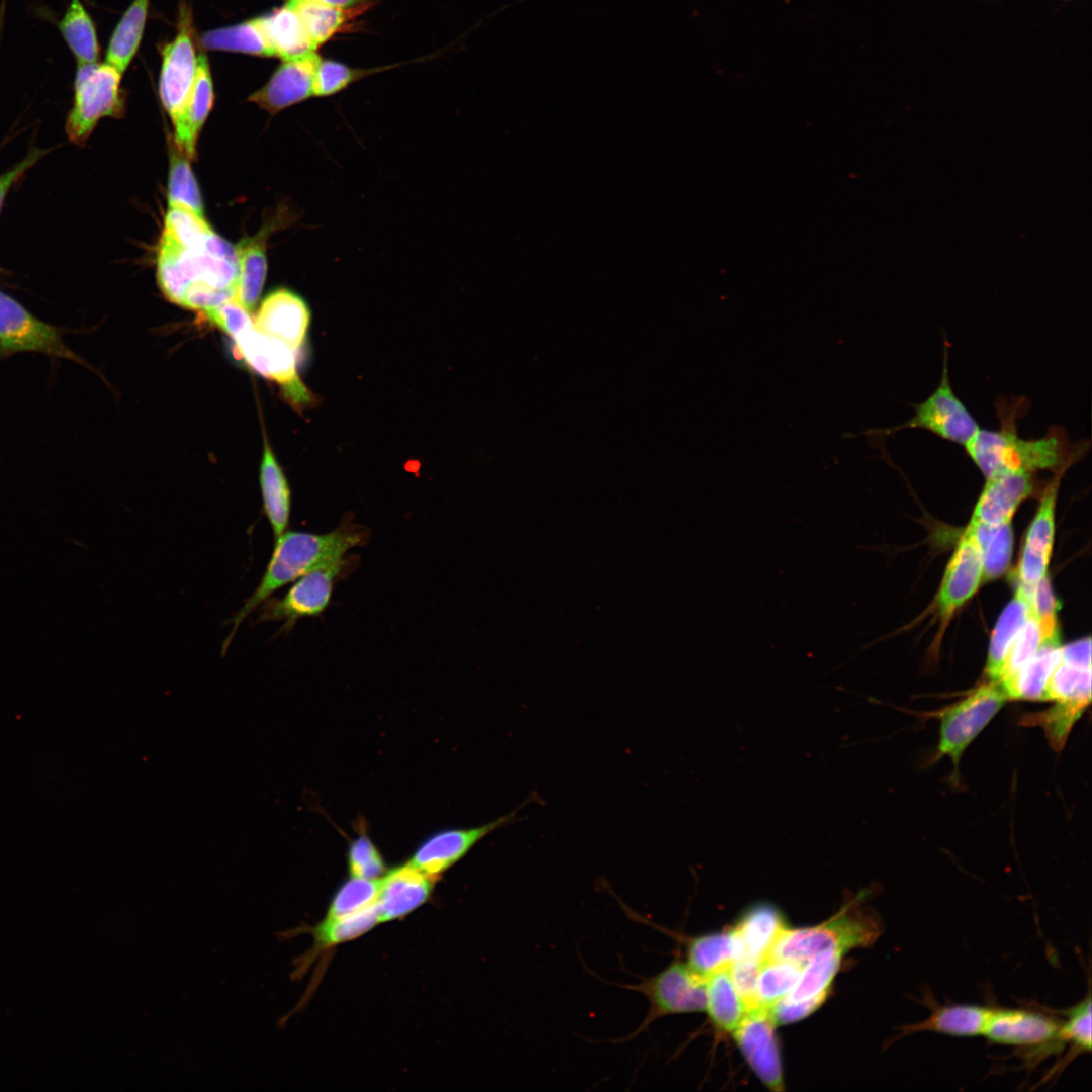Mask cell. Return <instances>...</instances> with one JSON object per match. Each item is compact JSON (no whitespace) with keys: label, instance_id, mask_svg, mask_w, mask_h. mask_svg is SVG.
Returning a JSON list of instances; mask_svg holds the SVG:
<instances>
[{"label":"cell","instance_id":"cell-36","mask_svg":"<svg viewBox=\"0 0 1092 1092\" xmlns=\"http://www.w3.org/2000/svg\"><path fill=\"white\" fill-rule=\"evenodd\" d=\"M981 547L983 554V581L1001 576L1008 568L1013 544L1010 523L989 526L979 523L968 525Z\"/></svg>","mask_w":1092,"mask_h":1092},{"label":"cell","instance_id":"cell-15","mask_svg":"<svg viewBox=\"0 0 1092 1092\" xmlns=\"http://www.w3.org/2000/svg\"><path fill=\"white\" fill-rule=\"evenodd\" d=\"M520 808L478 827L449 829L425 840L415 851L410 863L435 879L464 855L489 833L519 820Z\"/></svg>","mask_w":1092,"mask_h":1092},{"label":"cell","instance_id":"cell-51","mask_svg":"<svg viewBox=\"0 0 1092 1092\" xmlns=\"http://www.w3.org/2000/svg\"><path fill=\"white\" fill-rule=\"evenodd\" d=\"M47 152L48 150L33 148L23 160L0 175V212L5 198L12 186L18 182L28 169L35 165Z\"/></svg>","mask_w":1092,"mask_h":1092},{"label":"cell","instance_id":"cell-43","mask_svg":"<svg viewBox=\"0 0 1092 1092\" xmlns=\"http://www.w3.org/2000/svg\"><path fill=\"white\" fill-rule=\"evenodd\" d=\"M380 879L351 877L335 894L326 918L348 916L376 904Z\"/></svg>","mask_w":1092,"mask_h":1092},{"label":"cell","instance_id":"cell-16","mask_svg":"<svg viewBox=\"0 0 1092 1092\" xmlns=\"http://www.w3.org/2000/svg\"><path fill=\"white\" fill-rule=\"evenodd\" d=\"M983 581V554L968 526L950 558L936 598L939 615L947 620Z\"/></svg>","mask_w":1092,"mask_h":1092},{"label":"cell","instance_id":"cell-7","mask_svg":"<svg viewBox=\"0 0 1092 1092\" xmlns=\"http://www.w3.org/2000/svg\"><path fill=\"white\" fill-rule=\"evenodd\" d=\"M352 555L317 568L296 579L281 598L268 599L260 607V622L283 621L280 631H290L302 618L317 617L330 605L336 582L356 566Z\"/></svg>","mask_w":1092,"mask_h":1092},{"label":"cell","instance_id":"cell-50","mask_svg":"<svg viewBox=\"0 0 1092 1092\" xmlns=\"http://www.w3.org/2000/svg\"><path fill=\"white\" fill-rule=\"evenodd\" d=\"M828 993H821L803 1001H788L782 998L768 1008L769 1015L776 1025L796 1022L818 1009L825 1001Z\"/></svg>","mask_w":1092,"mask_h":1092},{"label":"cell","instance_id":"cell-23","mask_svg":"<svg viewBox=\"0 0 1092 1092\" xmlns=\"http://www.w3.org/2000/svg\"><path fill=\"white\" fill-rule=\"evenodd\" d=\"M993 1008L970 1004L936 1006L924 1020L900 1028L899 1037L918 1032H935L950 1036L983 1035Z\"/></svg>","mask_w":1092,"mask_h":1092},{"label":"cell","instance_id":"cell-39","mask_svg":"<svg viewBox=\"0 0 1092 1092\" xmlns=\"http://www.w3.org/2000/svg\"><path fill=\"white\" fill-rule=\"evenodd\" d=\"M804 966L783 959H762L758 981L757 999L761 1008L768 1009L787 996L797 984Z\"/></svg>","mask_w":1092,"mask_h":1092},{"label":"cell","instance_id":"cell-1","mask_svg":"<svg viewBox=\"0 0 1092 1092\" xmlns=\"http://www.w3.org/2000/svg\"><path fill=\"white\" fill-rule=\"evenodd\" d=\"M238 277L236 247L213 231L188 246L161 239L157 279L171 302L205 313L236 298Z\"/></svg>","mask_w":1092,"mask_h":1092},{"label":"cell","instance_id":"cell-4","mask_svg":"<svg viewBox=\"0 0 1092 1092\" xmlns=\"http://www.w3.org/2000/svg\"><path fill=\"white\" fill-rule=\"evenodd\" d=\"M866 896L867 893L861 892L824 923L799 929L786 928L766 957L805 966L814 956L826 950L845 953L873 944L881 935L882 926L873 913L862 908L861 901Z\"/></svg>","mask_w":1092,"mask_h":1092},{"label":"cell","instance_id":"cell-26","mask_svg":"<svg viewBox=\"0 0 1092 1092\" xmlns=\"http://www.w3.org/2000/svg\"><path fill=\"white\" fill-rule=\"evenodd\" d=\"M259 482L263 508L272 529L274 540L288 528L291 512V490L282 467L265 439Z\"/></svg>","mask_w":1092,"mask_h":1092},{"label":"cell","instance_id":"cell-24","mask_svg":"<svg viewBox=\"0 0 1092 1092\" xmlns=\"http://www.w3.org/2000/svg\"><path fill=\"white\" fill-rule=\"evenodd\" d=\"M256 19L273 56L287 61L315 53L300 17L287 3Z\"/></svg>","mask_w":1092,"mask_h":1092},{"label":"cell","instance_id":"cell-48","mask_svg":"<svg viewBox=\"0 0 1092 1092\" xmlns=\"http://www.w3.org/2000/svg\"><path fill=\"white\" fill-rule=\"evenodd\" d=\"M762 960L741 958L729 968L731 980L746 1012L761 1008L757 999V981Z\"/></svg>","mask_w":1092,"mask_h":1092},{"label":"cell","instance_id":"cell-28","mask_svg":"<svg viewBox=\"0 0 1092 1092\" xmlns=\"http://www.w3.org/2000/svg\"><path fill=\"white\" fill-rule=\"evenodd\" d=\"M1030 614L1028 594L1021 584H1018L1014 597L999 617L991 636L986 662L989 680L1000 679L1009 650Z\"/></svg>","mask_w":1092,"mask_h":1092},{"label":"cell","instance_id":"cell-25","mask_svg":"<svg viewBox=\"0 0 1092 1092\" xmlns=\"http://www.w3.org/2000/svg\"><path fill=\"white\" fill-rule=\"evenodd\" d=\"M1062 660L1060 637L1048 640L1009 680L999 684L1008 699L1045 701L1049 680Z\"/></svg>","mask_w":1092,"mask_h":1092},{"label":"cell","instance_id":"cell-17","mask_svg":"<svg viewBox=\"0 0 1092 1092\" xmlns=\"http://www.w3.org/2000/svg\"><path fill=\"white\" fill-rule=\"evenodd\" d=\"M310 322L311 310L306 300L297 292L281 287L264 298L254 324L297 352L306 341Z\"/></svg>","mask_w":1092,"mask_h":1092},{"label":"cell","instance_id":"cell-35","mask_svg":"<svg viewBox=\"0 0 1092 1092\" xmlns=\"http://www.w3.org/2000/svg\"><path fill=\"white\" fill-rule=\"evenodd\" d=\"M1059 637L1057 618L1040 620L1031 613L1009 650L997 682L1011 679L1044 642Z\"/></svg>","mask_w":1092,"mask_h":1092},{"label":"cell","instance_id":"cell-47","mask_svg":"<svg viewBox=\"0 0 1092 1092\" xmlns=\"http://www.w3.org/2000/svg\"><path fill=\"white\" fill-rule=\"evenodd\" d=\"M1085 708L1063 702L1056 704L1037 719L1043 726L1051 745L1061 749L1073 725Z\"/></svg>","mask_w":1092,"mask_h":1092},{"label":"cell","instance_id":"cell-14","mask_svg":"<svg viewBox=\"0 0 1092 1092\" xmlns=\"http://www.w3.org/2000/svg\"><path fill=\"white\" fill-rule=\"evenodd\" d=\"M775 1028L768 1009L758 1008L746 1012L732 1033L745 1060L762 1083L772 1091H783V1071Z\"/></svg>","mask_w":1092,"mask_h":1092},{"label":"cell","instance_id":"cell-6","mask_svg":"<svg viewBox=\"0 0 1092 1092\" xmlns=\"http://www.w3.org/2000/svg\"><path fill=\"white\" fill-rule=\"evenodd\" d=\"M622 987L641 993L649 1004L642 1023L622 1039L624 1041L639 1035L662 1017L706 1009L705 980L693 974L681 960H674L664 970L638 984Z\"/></svg>","mask_w":1092,"mask_h":1092},{"label":"cell","instance_id":"cell-3","mask_svg":"<svg viewBox=\"0 0 1092 1092\" xmlns=\"http://www.w3.org/2000/svg\"><path fill=\"white\" fill-rule=\"evenodd\" d=\"M1084 447L1073 444L1062 428L1050 429L1040 438L1024 439L1011 426L995 431L979 428L964 446L986 478L1012 471L1050 470L1061 475L1085 453Z\"/></svg>","mask_w":1092,"mask_h":1092},{"label":"cell","instance_id":"cell-34","mask_svg":"<svg viewBox=\"0 0 1092 1092\" xmlns=\"http://www.w3.org/2000/svg\"><path fill=\"white\" fill-rule=\"evenodd\" d=\"M58 28L79 65L96 63L99 56L96 29L81 0L70 1Z\"/></svg>","mask_w":1092,"mask_h":1092},{"label":"cell","instance_id":"cell-12","mask_svg":"<svg viewBox=\"0 0 1092 1092\" xmlns=\"http://www.w3.org/2000/svg\"><path fill=\"white\" fill-rule=\"evenodd\" d=\"M192 23L191 9L182 2L179 8L178 33L162 51L159 93L173 123L185 108L197 72Z\"/></svg>","mask_w":1092,"mask_h":1092},{"label":"cell","instance_id":"cell-41","mask_svg":"<svg viewBox=\"0 0 1092 1092\" xmlns=\"http://www.w3.org/2000/svg\"><path fill=\"white\" fill-rule=\"evenodd\" d=\"M843 954L839 950H826L814 956L804 966L793 990L784 998L788 1001H803L829 992Z\"/></svg>","mask_w":1092,"mask_h":1092},{"label":"cell","instance_id":"cell-20","mask_svg":"<svg viewBox=\"0 0 1092 1092\" xmlns=\"http://www.w3.org/2000/svg\"><path fill=\"white\" fill-rule=\"evenodd\" d=\"M1032 490V473L1012 471L986 478L970 522L989 526L1008 524Z\"/></svg>","mask_w":1092,"mask_h":1092},{"label":"cell","instance_id":"cell-42","mask_svg":"<svg viewBox=\"0 0 1092 1092\" xmlns=\"http://www.w3.org/2000/svg\"><path fill=\"white\" fill-rule=\"evenodd\" d=\"M187 158L177 146L171 148L168 188L169 206L184 207L196 215L204 217L198 185Z\"/></svg>","mask_w":1092,"mask_h":1092},{"label":"cell","instance_id":"cell-18","mask_svg":"<svg viewBox=\"0 0 1092 1092\" xmlns=\"http://www.w3.org/2000/svg\"><path fill=\"white\" fill-rule=\"evenodd\" d=\"M320 57L312 53L302 58L283 61L264 87L249 100L271 114L313 96L314 76Z\"/></svg>","mask_w":1092,"mask_h":1092},{"label":"cell","instance_id":"cell-30","mask_svg":"<svg viewBox=\"0 0 1092 1092\" xmlns=\"http://www.w3.org/2000/svg\"><path fill=\"white\" fill-rule=\"evenodd\" d=\"M706 1009L714 1027L720 1033H732L746 1009L733 986L729 968L720 970L706 980Z\"/></svg>","mask_w":1092,"mask_h":1092},{"label":"cell","instance_id":"cell-2","mask_svg":"<svg viewBox=\"0 0 1092 1092\" xmlns=\"http://www.w3.org/2000/svg\"><path fill=\"white\" fill-rule=\"evenodd\" d=\"M369 539V529L353 523V518L348 515L341 519L336 529L324 534L286 530L274 540L272 555L258 586L231 619L232 629L224 640L223 651H226L244 620L274 592L317 568L343 559L350 549L364 546Z\"/></svg>","mask_w":1092,"mask_h":1092},{"label":"cell","instance_id":"cell-49","mask_svg":"<svg viewBox=\"0 0 1092 1092\" xmlns=\"http://www.w3.org/2000/svg\"><path fill=\"white\" fill-rule=\"evenodd\" d=\"M204 315L232 339L254 325L250 311L236 298L224 301Z\"/></svg>","mask_w":1092,"mask_h":1092},{"label":"cell","instance_id":"cell-45","mask_svg":"<svg viewBox=\"0 0 1092 1092\" xmlns=\"http://www.w3.org/2000/svg\"><path fill=\"white\" fill-rule=\"evenodd\" d=\"M1062 1021L1060 1038L1063 1043H1070L1076 1053L1091 1051V996H1087L1066 1012Z\"/></svg>","mask_w":1092,"mask_h":1092},{"label":"cell","instance_id":"cell-46","mask_svg":"<svg viewBox=\"0 0 1092 1092\" xmlns=\"http://www.w3.org/2000/svg\"><path fill=\"white\" fill-rule=\"evenodd\" d=\"M348 870L351 877L378 879L385 863L378 848L366 835L354 839L348 850Z\"/></svg>","mask_w":1092,"mask_h":1092},{"label":"cell","instance_id":"cell-9","mask_svg":"<svg viewBox=\"0 0 1092 1092\" xmlns=\"http://www.w3.org/2000/svg\"><path fill=\"white\" fill-rule=\"evenodd\" d=\"M1008 700L997 681L978 687L940 714L939 755H947L958 770L966 748L990 723Z\"/></svg>","mask_w":1092,"mask_h":1092},{"label":"cell","instance_id":"cell-32","mask_svg":"<svg viewBox=\"0 0 1092 1092\" xmlns=\"http://www.w3.org/2000/svg\"><path fill=\"white\" fill-rule=\"evenodd\" d=\"M239 277L236 299L251 311L262 292L266 273V246L262 240L249 239L236 246Z\"/></svg>","mask_w":1092,"mask_h":1092},{"label":"cell","instance_id":"cell-37","mask_svg":"<svg viewBox=\"0 0 1092 1092\" xmlns=\"http://www.w3.org/2000/svg\"><path fill=\"white\" fill-rule=\"evenodd\" d=\"M380 922L376 904L360 912L340 917L326 918L315 927L293 929L287 933L308 931L313 935L316 947L334 946L355 939Z\"/></svg>","mask_w":1092,"mask_h":1092},{"label":"cell","instance_id":"cell-44","mask_svg":"<svg viewBox=\"0 0 1092 1092\" xmlns=\"http://www.w3.org/2000/svg\"><path fill=\"white\" fill-rule=\"evenodd\" d=\"M389 67L378 69H355L341 62L320 59L314 76L313 96L329 97L342 92L354 82Z\"/></svg>","mask_w":1092,"mask_h":1092},{"label":"cell","instance_id":"cell-11","mask_svg":"<svg viewBox=\"0 0 1092 1092\" xmlns=\"http://www.w3.org/2000/svg\"><path fill=\"white\" fill-rule=\"evenodd\" d=\"M1062 1020L1039 1011L993 1008L983 1036L989 1041L1017 1048L1025 1056H1045L1064 1045Z\"/></svg>","mask_w":1092,"mask_h":1092},{"label":"cell","instance_id":"cell-21","mask_svg":"<svg viewBox=\"0 0 1092 1092\" xmlns=\"http://www.w3.org/2000/svg\"><path fill=\"white\" fill-rule=\"evenodd\" d=\"M434 880L411 863L388 872L380 879L376 901L380 922L401 918L423 905Z\"/></svg>","mask_w":1092,"mask_h":1092},{"label":"cell","instance_id":"cell-8","mask_svg":"<svg viewBox=\"0 0 1092 1092\" xmlns=\"http://www.w3.org/2000/svg\"><path fill=\"white\" fill-rule=\"evenodd\" d=\"M237 353L257 373L275 381L285 398L301 410L315 402L297 373L296 351L256 328L255 324L234 339Z\"/></svg>","mask_w":1092,"mask_h":1092},{"label":"cell","instance_id":"cell-40","mask_svg":"<svg viewBox=\"0 0 1092 1092\" xmlns=\"http://www.w3.org/2000/svg\"><path fill=\"white\" fill-rule=\"evenodd\" d=\"M1048 700L1085 708L1091 700V666L1061 660L1049 680Z\"/></svg>","mask_w":1092,"mask_h":1092},{"label":"cell","instance_id":"cell-19","mask_svg":"<svg viewBox=\"0 0 1092 1092\" xmlns=\"http://www.w3.org/2000/svg\"><path fill=\"white\" fill-rule=\"evenodd\" d=\"M1061 475L1045 488L1040 505L1027 531L1018 565L1019 583L1035 585L1046 576L1055 533V506Z\"/></svg>","mask_w":1092,"mask_h":1092},{"label":"cell","instance_id":"cell-27","mask_svg":"<svg viewBox=\"0 0 1092 1092\" xmlns=\"http://www.w3.org/2000/svg\"><path fill=\"white\" fill-rule=\"evenodd\" d=\"M786 928L784 918L777 908L759 904L750 908L732 930L741 958L762 960Z\"/></svg>","mask_w":1092,"mask_h":1092},{"label":"cell","instance_id":"cell-31","mask_svg":"<svg viewBox=\"0 0 1092 1092\" xmlns=\"http://www.w3.org/2000/svg\"><path fill=\"white\" fill-rule=\"evenodd\" d=\"M300 17L311 41L318 48L345 30L352 19L363 12L341 9L312 0H287Z\"/></svg>","mask_w":1092,"mask_h":1092},{"label":"cell","instance_id":"cell-53","mask_svg":"<svg viewBox=\"0 0 1092 1092\" xmlns=\"http://www.w3.org/2000/svg\"><path fill=\"white\" fill-rule=\"evenodd\" d=\"M341 9H356L365 12L374 0H312Z\"/></svg>","mask_w":1092,"mask_h":1092},{"label":"cell","instance_id":"cell-10","mask_svg":"<svg viewBox=\"0 0 1092 1092\" xmlns=\"http://www.w3.org/2000/svg\"><path fill=\"white\" fill-rule=\"evenodd\" d=\"M913 408L914 415L907 422L889 432L922 429L943 440L965 446L980 428L951 387L946 348L939 384L927 398L914 404Z\"/></svg>","mask_w":1092,"mask_h":1092},{"label":"cell","instance_id":"cell-13","mask_svg":"<svg viewBox=\"0 0 1092 1092\" xmlns=\"http://www.w3.org/2000/svg\"><path fill=\"white\" fill-rule=\"evenodd\" d=\"M19 352H38L80 361L67 347L56 327L37 318L0 290V356Z\"/></svg>","mask_w":1092,"mask_h":1092},{"label":"cell","instance_id":"cell-38","mask_svg":"<svg viewBox=\"0 0 1092 1092\" xmlns=\"http://www.w3.org/2000/svg\"><path fill=\"white\" fill-rule=\"evenodd\" d=\"M204 49L241 52L272 57L273 53L257 22L252 19L237 25L208 31L201 36Z\"/></svg>","mask_w":1092,"mask_h":1092},{"label":"cell","instance_id":"cell-29","mask_svg":"<svg viewBox=\"0 0 1092 1092\" xmlns=\"http://www.w3.org/2000/svg\"><path fill=\"white\" fill-rule=\"evenodd\" d=\"M686 965L703 980L712 974L730 968L741 958L733 930H725L694 937L687 942Z\"/></svg>","mask_w":1092,"mask_h":1092},{"label":"cell","instance_id":"cell-22","mask_svg":"<svg viewBox=\"0 0 1092 1092\" xmlns=\"http://www.w3.org/2000/svg\"><path fill=\"white\" fill-rule=\"evenodd\" d=\"M214 94L208 60L204 53L197 57L195 81L179 118L173 123L176 146L189 158L196 155V143L211 110Z\"/></svg>","mask_w":1092,"mask_h":1092},{"label":"cell","instance_id":"cell-52","mask_svg":"<svg viewBox=\"0 0 1092 1092\" xmlns=\"http://www.w3.org/2000/svg\"><path fill=\"white\" fill-rule=\"evenodd\" d=\"M1062 660L1084 666H1091L1090 638L1081 639L1062 647Z\"/></svg>","mask_w":1092,"mask_h":1092},{"label":"cell","instance_id":"cell-5","mask_svg":"<svg viewBox=\"0 0 1092 1092\" xmlns=\"http://www.w3.org/2000/svg\"><path fill=\"white\" fill-rule=\"evenodd\" d=\"M121 75L108 63L78 66L73 106L65 124L66 134L72 143L84 145L100 119L122 115L124 97L120 89Z\"/></svg>","mask_w":1092,"mask_h":1092},{"label":"cell","instance_id":"cell-33","mask_svg":"<svg viewBox=\"0 0 1092 1092\" xmlns=\"http://www.w3.org/2000/svg\"><path fill=\"white\" fill-rule=\"evenodd\" d=\"M150 0H133L110 38L106 63L123 73L133 59L142 36Z\"/></svg>","mask_w":1092,"mask_h":1092}]
</instances>
